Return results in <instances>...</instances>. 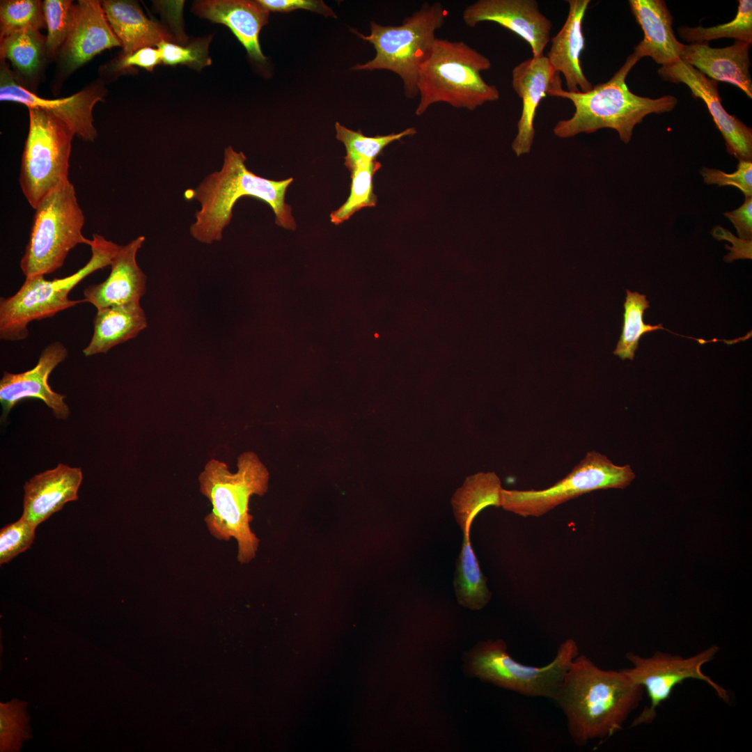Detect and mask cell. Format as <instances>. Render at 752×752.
I'll return each instance as SVG.
<instances>
[{
	"mask_svg": "<svg viewBox=\"0 0 752 752\" xmlns=\"http://www.w3.org/2000/svg\"><path fill=\"white\" fill-rule=\"evenodd\" d=\"M643 692V687L625 669H602L579 654L567 671L554 700L566 717L572 741L581 746L621 730L638 707Z\"/></svg>",
	"mask_w": 752,
	"mask_h": 752,
	"instance_id": "1",
	"label": "cell"
},
{
	"mask_svg": "<svg viewBox=\"0 0 752 752\" xmlns=\"http://www.w3.org/2000/svg\"><path fill=\"white\" fill-rule=\"evenodd\" d=\"M246 159L243 152L231 146L226 148L221 170L207 176L196 188L185 191V199H195L201 204L190 227V233L197 241L205 244L220 241L235 203L243 196L265 202L273 210L277 226L295 229L291 207L285 202L286 189L293 178L277 181L262 178L246 168Z\"/></svg>",
	"mask_w": 752,
	"mask_h": 752,
	"instance_id": "2",
	"label": "cell"
},
{
	"mask_svg": "<svg viewBox=\"0 0 752 752\" xmlns=\"http://www.w3.org/2000/svg\"><path fill=\"white\" fill-rule=\"evenodd\" d=\"M237 468L231 472L224 462L212 458L200 473L198 483L201 493L212 506L204 518L208 532L219 541L234 539L237 560L246 564L255 558L260 542L251 528L250 499L267 492L269 473L253 451L238 456Z\"/></svg>",
	"mask_w": 752,
	"mask_h": 752,
	"instance_id": "3",
	"label": "cell"
},
{
	"mask_svg": "<svg viewBox=\"0 0 752 752\" xmlns=\"http://www.w3.org/2000/svg\"><path fill=\"white\" fill-rule=\"evenodd\" d=\"M641 58L634 52L609 81L593 86L587 92L563 90L558 74L547 95L570 100L575 111L570 118L557 123L554 128V134L560 138H569L580 133L611 128L618 133L625 143H628L635 125L641 123L645 116L672 111L677 103L674 96L664 95L654 99L637 95L629 90L626 77Z\"/></svg>",
	"mask_w": 752,
	"mask_h": 752,
	"instance_id": "4",
	"label": "cell"
},
{
	"mask_svg": "<svg viewBox=\"0 0 752 752\" xmlns=\"http://www.w3.org/2000/svg\"><path fill=\"white\" fill-rule=\"evenodd\" d=\"M491 65L487 57L464 41L437 38L430 56L418 70L420 100L416 115H423L438 102L473 111L498 100L500 93L496 86L488 84L481 76V72Z\"/></svg>",
	"mask_w": 752,
	"mask_h": 752,
	"instance_id": "5",
	"label": "cell"
},
{
	"mask_svg": "<svg viewBox=\"0 0 752 752\" xmlns=\"http://www.w3.org/2000/svg\"><path fill=\"white\" fill-rule=\"evenodd\" d=\"M91 256L87 263L68 276L46 280L45 275L27 276L13 295L0 299V338L7 341L26 339L28 324L54 316L82 302L69 298L70 291L84 278L109 266L120 245L95 233L89 244Z\"/></svg>",
	"mask_w": 752,
	"mask_h": 752,
	"instance_id": "6",
	"label": "cell"
},
{
	"mask_svg": "<svg viewBox=\"0 0 752 752\" xmlns=\"http://www.w3.org/2000/svg\"><path fill=\"white\" fill-rule=\"evenodd\" d=\"M446 15L440 3H424L400 25L383 26L371 22L369 35L354 33L373 45L375 56L352 69L391 71L402 79L405 96L414 98L418 95V70L430 56L437 38L435 33L443 26Z\"/></svg>",
	"mask_w": 752,
	"mask_h": 752,
	"instance_id": "7",
	"label": "cell"
},
{
	"mask_svg": "<svg viewBox=\"0 0 752 752\" xmlns=\"http://www.w3.org/2000/svg\"><path fill=\"white\" fill-rule=\"evenodd\" d=\"M34 210L29 240L19 263L25 277L54 272L63 265L70 250L91 242L82 233L85 218L70 180L47 194Z\"/></svg>",
	"mask_w": 752,
	"mask_h": 752,
	"instance_id": "8",
	"label": "cell"
},
{
	"mask_svg": "<svg viewBox=\"0 0 752 752\" xmlns=\"http://www.w3.org/2000/svg\"><path fill=\"white\" fill-rule=\"evenodd\" d=\"M579 655L572 639L563 642L551 661L543 666L524 665L512 659L501 639L477 644L467 655L471 675L518 694L555 700L565 673Z\"/></svg>",
	"mask_w": 752,
	"mask_h": 752,
	"instance_id": "9",
	"label": "cell"
},
{
	"mask_svg": "<svg viewBox=\"0 0 752 752\" xmlns=\"http://www.w3.org/2000/svg\"><path fill=\"white\" fill-rule=\"evenodd\" d=\"M29 129L25 141L19 182L34 209L50 191L69 180L68 169L74 132L61 120L38 109L29 108Z\"/></svg>",
	"mask_w": 752,
	"mask_h": 752,
	"instance_id": "10",
	"label": "cell"
},
{
	"mask_svg": "<svg viewBox=\"0 0 752 752\" xmlns=\"http://www.w3.org/2000/svg\"><path fill=\"white\" fill-rule=\"evenodd\" d=\"M634 478L629 465H616L606 456L589 451L565 478L547 489L503 488L501 507L524 517H540L569 500L595 490L624 489Z\"/></svg>",
	"mask_w": 752,
	"mask_h": 752,
	"instance_id": "11",
	"label": "cell"
},
{
	"mask_svg": "<svg viewBox=\"0 0 752 752\" xmlns=\"http://www.w3.org/2000/svg\"><path fill=\"white\" fill-rule=\"evenodd\" d=\"M718 650L719 648L714 645L687 658L661 652H657L649 657H642L633 652L627 653L626 657L632 667L625 671L634 682L645 690L650 699V706L633 721L632 727L653 721L658 707L669 698L678 684L687 679L704 681L712 687L720 698L728 703V691L702 671L703 666L712 661Z\"/></svg>",
	"mask_w": 752,
	"mask_h": 752,
	"instance_id": "12",
	"label": "cell"
},
{
	"mask_svg": "<svg viewBox=\"0 0 752 752\" xmlns=\"http://www.w3.org/2000/svg\"><path fill=\"white\" fill-rule=\"evenodd\" d=\"M0 100L18 102L28 108H38L63 122L82 139L93 141L97 130L93 124V109L103 100V92L88 88L68 97L49 100L38 97L21 86L4 59L0 68Z\"/></svg>",
	"mask_w": 752,
	"mask_h": 752,
	"instance_id": "13",
	"label": "cell"
},
{
	"mask_svg": "<svg viewBox=\"0 0 752 752\" xmlns=\"http://www.w3.org/2000/svg\"><path fill=\"white\" fill-rule=\"evenodd\" d=\"M658 73L665 81L687 85L693 96L705 104L725 140L728 153L739 160L751 161V128L725 110L718 92L717 81L680 59L671 65L661 66Z\"/></svg>",
	"mask_w": 752,
	"mask_h": 752,
	"instance_id": "14",
	"label": "cell"
},
{
	"mask_svg": "<svg viewBox=\"0 0 752 752\" xmlns=\"http://www.w3.org/2000/svg\"><path fill=\"white\" fill-rule=\"evenodd\" d=\"M462 19L471 27L492 22L508 29L530 45L535 58L544 56L550 40L552 24L535 0H478L464 10Z\"/></svg>",
	"mask_w": 752,
	"mask_h": 752,
	"instance_id": "15",
	"label": "cell"
},
{
	"mask_svg": "<svg viewBox=\"0 0 752 752\" xmlns=\"http://www.w3.org/2000/svg\"><path fill=\"white\" fill-rule=\"evenodd\" d=\"M65 346L56 341L47 345L41 352L38 363L32 369L21 373L5 371L0 380L1 420H5L11 409L26 398H38L49 407L58 419H66L70 415L65 396L54 391L49 385V376L53 370L68 357Z\"/></svg>",
	"mask_w": 752,
	"mask_h": 752,
	"instance_id": "16",
	"label": "cell"
},
{
	"mask_svg": "<svg viewBox=\"0 0 752 752\" xmlns=\"http://www.w3.org/2000/svg\"><path fill=\"white\" fill-rule=\"evenodd\" d=\"M145 240L141 235L120 245L111 260L109 276L103 282L86 288L82 301L91 304L97 310L140 303L146 290L147 278L137 263L136 255Z\"/></svg>",
	"mask_w": 752,
	"mask_h": 752,
	"instance_id": "17",
	"label": "cell"
},
{
	"mask_svg": "<svg viewBox=\"0 0 752 752\" xmlns=\"http://www.w3.org/2000/svg\"><path fill=\"white\" fill-rule=\"evenodd\" d=\"M81 469L60 463L26 482L22 518L37 527L63 506L78 499Z\"/></svg>",
	"mask_w": 752,
	"mask_h": 752,
	"instance_id": "18",
	"label": "cell"
},
{
	"mask_svg": "<svg viewBox=\"0 0 752 752\" xmlns=\"http://www.w3.org/2000/svg\"><path fill=\"white\" fill-rule=\"evenodd\" d=\"M556 75L545 56L528 58L512 70V88L522 101L517 134L512 143L517 156L531 150L535 136L533 121L537 108L547 95Z\"/></svg>",
	"mask_w": 752,
	"mask_h": 752,
	"instance_id": "19",
	"label": "cell"
},
{
	"mask_svg": "<svg viewBox=\"0 0 752 752\" xmlns=\"http://www.w3.org/2000/svg\"><path fill=\"white\" fill-rule=\"evenodd\" d=\"M119 46L120 41L107 21L102 3L79 1L72 27L62 48L68 68L76 69L102 51Z\"/></svg>",
	"mask_w": 752,
	"mask_h": 752,
	"instance_id": "20",
	"label": "cell"
},
{
	"mask_svg": "<svg viewBox=\"0 0 752 752\" xmlns=\"http://www.w3.org/2000/svg\"><path fill=\"white\" fill-rule=\"evenodd\" d=\"M751 43L735 40L722 48L711 47L707 42L684 45L680 60L716 81L730 83L752 97L749 49Z\"/></svg>",
	"mask_w": 752,
	"mask_h": 752,
	"instance_id": "21",
	"label": "cell"
},
{
	"mask_svg": "<svg viewBox=\"0 0 752 752\" xmlns=\"http://www.w3.org/2000/svg\"><path fill=\"white\" fill-rule=\"evenodd\" d=\"M192 10L200 17L227 26L252 59L258 62L266 60L259 43V33L268 22L269 11L258 1H198L194 3Z\"/></svg>",
	"mask_w": 752,
	"mask_h": 752,
	"instance_id": "22",
	"label": "cell"
},
{
	"mask_svg": "<svg viewBox=\"0 0 752 752\" xmlns=\"http://www.w3.org/2000/svg\"><path fill=\"white\" fill-rule=\"evenodd\" d=\"M569 11L561 30L551 39L547 58L557 74L565 78L567 91L587 92L593 88L585 76L581 57L585 47L582 24L590 0H568Z\"/></svg>",
	"mask_w": 752,
	"mask_h": 752,
	"instance_id": "23",
	"label": "cell"
},
{
	"mask_svg": "<svg viewBox=\"0 0 752 752\" xmlns=\"http://www.w3.org/2000/svg\"><path fill=\"white\" fill-rule=\"evenodd\" d=\"M630 9L643 32V39L634 47L641 57L650 56L666 66L680 59L684 44L673 30V17L664 1L629 0Z\"/></svg>",
	"mask_w": 752,
	"mask_h": 752,
	"instance_id": "24",
	"label": "cell"
},
{
	"mask_svg": "<svg viewBox=\"0 0 752 752\" xmlns=\"http://www.w3.org/2000/svg\"><path fill=\"white\" fill-rule=\"evenodd\" d=\"M102 6L111 28L120 41L122 56L143 47L157 46L162 41L173 42L169 31L149 19L136 2L105 0Z\"/></svg>",
	"mask_w": 752,
	"mask_h": 752,
	"instance_id": "25",
	"label": "cell"
},
{
	"mask_svg": "<svg viewBox=\"0 0 752 752\" xmlns=\"http://www.w3.org/2000/svg\"><path fill=\"white\" fill-rule=\"evenodd\" d=\"M147 326L140 303L97 310L92 338L82 352L86 357L107 353L112 347L135 338Z\"/></svg>",
	"mask_w": 752,
	"mask_h": 752,
	"instance_id": "26",
	"label": "cell"
},
{
	"mask_svg": "<svg viewBox=\"0 0 752 752\" xmlns=\"http://www.w3.org/2000/svg\"><path fill=\"white\" fill-rule=\"evenodd\" d=\"M501 483L493 471L478 472L465 479L454 493L451 505L455 520L464 535H469L476 516L486 507H501Z\"/></svg>",
	"mask_w": 752,
	"mask_h": 752,
	"instance_id": "27",
	"label": "cell"
},
{
	"mask_svg": "<svg viewBox=\"0 0 752 752\" xmlns=\"http://www.w3.org/2000/svg\"><path fill=\"white\" fill-rule=\"evenodd\" d=\"M454 587L458 603L471 610H480L491 599L475 553L469 535H464L461 552L457 561Z\"/></svg>",
	"mask_w": 752,
	"mask_h": 752,
	"instance_id": "28",
	"label": "cell"
},
{
	"mask_svg": "<svg viewBox=\"0 0 752 752\" xmlns=\"http://www.w3.org/2000/svg\"><path fill=\"white\" fill-rule=\"evenodd\" d=\"M1 58L8 59L24 76L34 75L46 52V38L35 28H25L0 38Z\"/></svg>",
	"mask_w": 752,
	"mask_h": 752,
	"instance_id": "29",
	"label": "cell"
},
{
	"mask_svg": "<svg viewBox=\"0 0 752 752\" xmlns=\"http://www.w3.org/2000/svg\"><path fill=\"white\" fill-rule=\"evenodd\" d=\"M335 127L336 138L345 146V165L350 171L359 164L375 161L389 144L416 133L414 127H409L399 133L367 136L361 132L350 130L338 122Z\"/></svg>",
	"mask_w": 752,
	"mask_h": 752,
	"instance_id": "30",
	"label": "cell"
},
{
	"mask_svg": "<svg viewBox=\"0 0 752 752\" xmlns=\"http://www.w3.org/2000/svg\"><path fill=\"white\" fill-rule=\"evenodd\" d=\"M626 293L622 334L613 354L622 360H633L639 340L643 335L665 329L661 324L652 326L644 323L643 318L645 310L650 307L645 295L629 290H626Z\"/></svg>",
	"mask_w": 752,
	"mask_h": 752,
	"instance_id": "31",
	"label": "cell"
},
{
	"mask_svg": "<svg viewBox=\"0 0 752 752\" xmlns=\"http://www.w3.org/2000/svg\"><path fill=\"white\" fill-rule=\"evenodd\" d=\"M678 32L684 40L691 43L708 42L723 38L752 43V1L739 0L735 18L728 23L711 27L683 26Z\"/></svg>",
	"mask_w": 752,
	"mask_h": 752,
	"instance_id": "32",
	"label": "cell"
},
{
	"mask_svg": "<svg viewBox=\"0 0 752 752\" xmlns=\"http://www.w3.org/2000/svg\"><path fill=\"white\" fill-rule=\"evenodd\" d=\"M381 167L377 160L357 164L351 171L350 194L347 201L330 214L331 221L338 225L359 210L374 207L377 197L373 191V176Z\"/></svg>",
	"mask_w": 752,
	"mask_h": 752,
	"instance_id": "33",
	"label": "cell"
},
{
	"mask_svg": "<svg viewBox=\"0 0 752 752\" xmlns=\"http://www.w3.org/2000/svg\"><path fill=\"white\" fill-rule=\"evenodd\" d=\"M42 9L47 27L46 52L54 56L63 47L72 27L76 4L72 1L45 0Z\"/></svg>",
	"mask_w": 752,
	"mask_h": 752,
	"instance_id": "34",
	"label": "cell"
},
{
	"mask_svg": "<svg viewBox=\"0 0 752 752\" xmlns=\"http://www.w3.org/2000/svg\"><path fill=\"white\" fill-rule=\"evenodd\" d=\"M0 25L1 37L25 28H44L46 22L42 3L38 0L1 1Z\"/></svg>",
	"mask_w": 752,
	"mask_h": 752,
	"instance_id": "35",
	"label": "cell"
},
{
	"mask_svg": "<svg viewBox=\"0 0 752 752\" xmlns=\"http://www.w3.org/2000/svg\"><path fill=\"white\" fill-rule=\"evenodd\" d=\"M209 38L197 40L187 45L162 41L157 45L162 63L168 65H186L195 70L210 65Z\"/></svg>",
	"mask_w": 752,
	"mask_h": 752,
	"instance_id": "36",
	"label": "cell"
},
{
	"mask_svg": "<svg viewBox=\"0 0 752 752\" xmlns=\"http://www.w3.org/2000/svg\"><path fill=\"white\" fill-rule=\"evenodd\" d=\"M36 527L20 517L0 530V564L8 563L32 545Z\"/></svg>",
	"mask_w": 752,
	"mask_h": 752,
	"instance_id": "37",
	"label": "cell"
},
{
	"mask_svg": "<svg viewBox=\"0 0 752 752\" xmlns=\"http://www.w3.org/2000/svg\"><path fill=\"white\" fill-rule=\"evenodd\" d=\"M1 749H15L26 737V716L22 705L17 703L1 705Z\"/></svg>",
	"mask_w": 752,
	"mask_h": 752,
	"instance_id": "38",
	"label": "cell"
},
{
	"mask_svg": "<svg viewBox=\"0 0 752 752\" xmlns=\"http://www.w3.org/2000/svg\"><path fill=\"white\" fill-rule=\"evenodd\" d=\"M704 182L718 186H733L738 188L745 196H752V162L739 160L737 170L727 173L715 169L703 167L700 171Z\"/></svg>",
	"mask_w": 752,
	"mask_h": 752,
	"instance_id": "39",
	"label": "cell"
},
{
	"mask_svg": "<svg viewBox=\"0 0 752 752\" xmlns=\"http://www.w3.org/2000/svg\"><path fill=\"white\" fill-rule=\"evenodd\" d=\"M258 3L269 11L290 12L304 9L315 12L325 16L336 17L334 11L322 1L316 0H258Z\"/></svg>",
	"mask_w": 752,
	"mask_h": 752,
	"instance_id": "40",
	"label": "cell"
},
{
	"mask_svg": "<svg viewBox=\"0 0 752 752\" xmlns=\"http://www.w3.org/2000/svg\"><path fill=\"white\" fill-rule=\"evenodd\" d=\"M712 234L718 240H728L733 244L732 246L726 245V248L730 250V253L724 258L725 261L732 262L736 259H751L752 240H746L735 237L728 230L719 226H715Z\"/></svg>",
	"mask_w": 752,
	"mask_h": 752,
	"instance_id": "41",
	"label": "cell"
},
{
	"mask_svg": "<svg viewBox=\"0 0 752 752\" xmlns=\"http://www.w3.org/2000/svg\"><path fill=\"white\" fill-rule=\"evenodd\" d=\"M727 217L736 228L739 238L752 240V197H745L744 202L737 209L726 212Z\"/></svg>",
	"mask_w": 752,
	"mask_h": 752,
	"instance_id": "42",
	"label": "cell"
},
{
	"mask_svg": "<svg viewBox=\"0 0 752 752\" xmlns=\"http://www.w3.org/2000/svg\"><path fill=\"white\" fill-rule=\"evenodd\" d=\"M162 63L159 51L152 47H143L134 53L122 56L118 63L120 69H125L132 66L143 68L148 71H152L155 67Z\"/></svg>",
	"mask_w": 752,
	"mask_h": 752,
	"instance_id": "43",
	"label": "cell"
}]
</instances>
